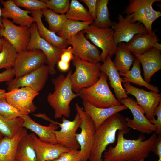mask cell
I'll return each instance as SVG.
<instances>
[{"mask_svg": "<svg viewBox=\"0 0 161 161\" xmlns=\"http://www.w3.org/2000/svg\"><path fill=\"white\" fill-rule=\"evenodd\" d=\"M124 131H118L117 142L103 153V161H134L148 157L157 137L154 133L145 140L143 134L136 140L127 139L124 137Z\"/></svg>", "mask_w": 161, "mask_h": 161, "instance_id": "1", "label": "cell"}, {"mask_svg": "<svg viewBox=\"0 0 161 161\" xmlns=\"http://www.w3.org/2000/svg\"><path fill=\"white\" fill-rule=\"evenodd\" d=\"M125 117L117 113L103 123L96 130L94 142L90 152L89 161H103V154L109 144L114 143L119 130L128 133V127Z\"/></svg>", "mask_w": 161, "mask_h": 161, "instance_id": "2", "label": "cell"}, {"mask_svg": "<svg viewBox=\"0 0 161 161\" xmlns=\"http://www.w3.org/2000/svg\"><path fill=\"white\" fill-rule=\"evenodd\" d=\"M72 71L70 70L66 76L61 74L53 78L52 83L54 91L48 94L47 100L54 111V117L60 118L63 116L69 117L71 112L70 104L79 94L74 93L72 89L70 77Z\"/></svg>", "mask_w": 161, "mask_h": 161, "instance_id": "3", "label": "cell"}, {"mask_svg": "<svg viewBox=\"0 0 161 161\" xmlns=\"http://www.w3.org/2000/svg\"><path fill=\"white\" fill-rule=\"evenodd\" d=\"M108 77L101 72L97 81L93 85L81 89L78 93L79 96L92 105L98 108H106L120 105L111 92L108 83Z\"/></svg>", "mask_w": 161, "mask_h": 161, "instance_id": "4", "label": "cell"}, {"mask_svg": "<svg viewBox=\"0 0 161 161\" xmlns=\"http://www.w3.org/2000/svg\"><path fill=\"white\" fill-rule=\"evenodd\" d=\"M72 62L75 70L71 75V81L73 92L78 94L82 89L92 86L97 81L101 74V64L89 62L75 56Z\"/></svg>", "mask_w": 161, "mask_h": 161, "instance_id": "5", "label": "cell"}, {"mask_svg": "<svg viewBox=\"0 0 161 161\" xmlns=\"http://www.w3.org/2000/svg\"><path fill=\"white\" fill-rule=\"evenodd\" d=\"M160 1V0H129L124 13L127 15H131L132 23L138 21L149 32L152 30L153 22L161 16V12L154 10L152 5L155 2Z\"/></svg>", "mask_w": 161, "mask_h": 161, "instance_id": "6", "label": "cell"}, {"mask_svg": "<svg viewBox=\"0 0 161 161\" xmlns=\"http://www.w3.org/2000/svg\"><path fill=\"white\" fill-rule=\"evenodd\" d=\"M31 35L26 50L38 49L42 51L47 58L49 74H56L55 66L60 60L63 49H60L47 42L39 35L36 23L30 27Z\"/></svg>", "mask_w": 161, "mask_h": 161, "instance_id": "7", "label": "cell"}, {"mask_svg": "<svg viewBox=\"0 0 161 161\" xmlns=\"http://www.w3.org/2000/svg\"><path fill=\"white\" fill-rule=\"evenodd\" d=\"M82 31L87 39L102 50L101 61L103 62L108 56L111 57L115 53L117 46L114 42L112 28L100 29L90 25Z\"/></svg>", "mask_w": 161, "mask_h": 161, "instance_id": "8", "label": "cell"}, {"mask_svg": "<svg viewBox=\"0 0 161 161\" xmlns=\"http://www.w3.org/2000/svg\"><path fill=\"white\" fill-rule=\"evenodd\" d=\"M3 28H0V38H5L18 53L25 51L29 43L30 27L18 26L8 18H1Z\"/></svg>", "mask_w": 161, "mask_h": 161, "instance_id": "9", "label": "cell"}, {"mask_svg": "<svg viewBox=\"0 0 161 161\" xmlns=\"http://www.w3.org/2000/svg\"><path fill=\"white\" fill-rule=\"evenodd\" d=\"M75 109L81 119L80 132L77 134L76 139L80 146L81 161H88L94 142L96 129L90 117L78 103Z\"/></svg>", "mask_w": 161, "mask_h": 161, "instance_id": "10", "label": "cell"}, {"mask_svg": "<svg viewBox=\"0 0 161 161\" xmlns=\"http://www.w3.org/2000/svg\"><path fill=\"white\" fill-rule=\"evenodd\" d=\"M46 63V56L41 50H26L18 53L13 69L16 77H18L30 73Z\"/></svg>", "mask_w": 161, "mask_h": 161, "instance_id": "11", "label": "cell"}, {"mask_svg": "<svg viewBox=\"0 0 161 161\" xmlns=\"http://www.w3.org/2000/svg\"><path fill=\"white\" fill-rule=\"evenodd\" d=\"M39 94L30 88L24 87L13 89L6 92L4 98L10 104L24 115L34 112L36 106L33 103L34 98Z\"/></svg>", "mask_w": 161, "mask_h": 161, "instance_id": "12", "label": "cell"}, {"mask_svg": "<svg viewBox=\"0 0 161 161\" xmlns=\"http://www.w3.org/2000/svg\"><path fill=\"white\" fill-rule=\"evenodd\" d=\"M49 74L48 66L44 64L28 74L6 82L8 92L14 89L27 87L39 92L45 85Z\"/></svg>", "mask_w": 161, "mask_h": 161, "instance_id": "13", "label": "cell"}, {"mask_svg": "<svg viewBox=\"0 0 161 161\" xmlns=\"http://www.w3.org/2000/svg\"><path fill=\"white\" fill-rule=\"evenodd\" d=\"M131 15L124 17L120 14L117 17V23L114 22L111 27L114 31L113 38L116 45L122 42H128L134 35L148 33L145 26L140 22L132 23Z\"/></svg>", "mask_w": 161, "mask_h": 161, "instance_id": "14", "label": "cell"}, {"mask_svg": "<svg viewBox=\"0 0 161 161\" xmlns=\"http://www.w3.org/2000/svg\"><path fill=\"white\" fill-rule=\"evenodd\" d=\"M120 103L129 108L133 115V119L128 117L125 118L128 127L142 134H150L156 131L155 126L146 118L143 109L133 98L128 97L122 99Z\"/></svg>", "mask_w": 161, "mask_h": 161, "instance_id": "15", "label": "cell"}, {"mask_svg": "<svg viewBox=\"0 0 161 161\" xmlns=\"http://www.w3.org/2000/svg\"><path fill=\"white\" fill-rule=\"evenodd\" d=\"M123 86L127 95L130 94L135 97L138 104L144 110L146 118L149 120L155 119L154 113L161 102V94L145 91L129 83H124Z\"/></svg>", "mask_w": 161, "mask_h": 161, "instance_id": "16", "label": "cell"}, {"mask_svg": "<svg viewBox=\"0 0 161 161\" xmlns=\"http://www.w3.org/2000/svg\"><path fill=\"white\" fill-rule=\"evenodd\" d=\"M62 121L59 126L61 129L55 131L57 143L72 150H78L80 146L76 139L77 131L81 123L79 114L77 112L72 121L64 117H62Z\"/></svg>", "mask_w": 161, "mask_h": 161, "instance_id": "17", "label": "cell"}, {"mask_svg": "<svg viewBox=\"0 0 161 161\" xmlns=\"http://www.w3.org/2000/svg\"><path fill=\"white\" fill-rule=\"evenodd\" d=\"M66 41L72 46L74 56L92 63L101 61L99 50L88 40L82 31Z\"/></svg>", "mask_w": 161, "mask_h": 161, "instance_id": "18", "label": "cell"}, {"mask_svg": "<svg viewBox=\"0 0 161 161\" xmlns=\"http://www.w3.org/2000/svg\"><path fill=\"white\" fill-rule=\"evenodd\" d=\"M29 135L32 141L38 161H52L58 158L63 153L72 150L58 143L43 141L33 133Z\"/></svg>", "mask_w": 161, "mask_h": 161, "instance_id": "19", "label": "cell"}, {"mask_svg": "<svg viewBox=\"0 0 161 161\" xmlns=\"http://www.w3.org/2000/svg\"><path fill=\"white\" fill-rule=\"evenodd\" d=\"M0 2L4 6L1 9L2 18H11L13 23L22 26L30 27L34 22L33 17L29 15L30 11L21 9L12 0H1Z\"/></svg>", "mask_w": 161, "mask_h": 161, "instance_id": "20", "label": "cell"}, {"mask_svg": "<svg viewBox=\"0 0 161 161\" xmlns=\"http://www.w3.org/2000/svg\"><path fill=\"white\" fill-rule=\"evenodd\" d=\"M159 40L155 32L152 30L148 33L137 34L128 42L119 44L133 54L140 55L150 50L154 43Z\"/></svg>", "mask_w": 161, "mask_h": 161, "instance_id": "21", "label": "cell"}, {"mask_svg": "<svg viewBox=\"0 0 161 161\" xmlns=\"http://www.w3.org/2000/svg\"><path fill=\"white\" fill-rule=\"evenodd\" d=\"M134 55L142 65L144 80L150 83L152 76L161 69V50L153 47L143 54Z\"/></svg>", "mask_w": 161, "mask_h": 161, "instance_id": "22", "label": "cell"}, {"mask_svg": "<svg viewBox=\"0 0 161 161\" xmlns=\"http://www.w3.org/2000/svg\"><path fill=\"white\" fill-rule=\"evenodd\" d=\"M82 103L83 110L92 120L96 130L112 116L120 111L128 109L123 105L108 108H100L92 105L85 100H83Z\"/></svg>", "mask_w": 161, "mask_h": 161, "instance_id": "23", "label": "cell"}, {"mask_svg": "<svg viewBox=\"0 0 161 161\" xmlns=\"http://www.w3.org/2000/svg\"><path fill=\"white\" fill-rule=\"evenodd\" d=\"M22 117L24 119L22 127L31 131L43 141L57 143L55 131L58 128L57 124L51 123L48 126H45L35 122L28 115H23Z\"/></svg>", "mask_w": 161, "mask_h": 161, "instance_id": "24", "label": "cell"}, {"mask_svg": "<svg viewBox=\"0 0 161 161\" xmlns=\"http://www.w3.org/2000/svg\"><path fill=\"white\" fill-rule=\"evenodd\" d=\"M100 70L105 73L109 80V84L113 89L117 100L120 102L122 99L128 97L126 91L122 85V78L115 66L111 57L108 56L101 64Z\"/></svg>", "mask_w": 161, "mask_h": 161, "instance_id": "25", "label": "cell"}, {"mask_svg": "<svg viewBox=\"0 0 161 161\" xmlns=\"http://www.w3.org/2000/svg\"><path fill=\"white\" fill-rule=\"evenodd\" d=\"M30 11V14L36 24L38 33L41 37L60 49H63L67 47L69 44L66 40L58 36L55 33L47 29L44 25L42 20L43 15L41 10Z\"/></svg>", "mask_w": 161, "mask_h": 161, "instance_id": "26", "label": "cell"}, {"mask_svg": "<svg viewBox=\"0 0 161 161\" xmlns=\"http://www.w3.org/2000/svg\"><path fill=\"white\" fill-rule=\"evenodd\" d=\"M27 134V129L22 127L13 138L4 137L0 141V161H15L19 143Z\"/></svg>", "mask_w": 161, "mask_h": 161, "instance_id": "27", "label": "cell"}, {"mask_svg": "<svg viewBox=\"0 0 161 161\" xmlns=\"http://www.w3.org/2000/svg\"><path fill=\"white\" fill-rule=\"evenodd\" d=\"M133 65L131 70L125 73H119L120 76H123L122 82L132 83L140 86H144L148 89L158 93V88L145 81L142 78L141 72L140 63L136 58L133 63Z\"/></svg>", "mask_w": 161, "mask_h": 161, "instance_id": "28", "label": "cell"}, {"mask_svg": "<svg viewBox=\"0 0 161 161\" xmlns=\"http://www.w3.org/2000/svg\"><path fill=\"white\" fill-rule=\"evenodd\" d=\"M15 161H38L32 139L28 134L20 141Z\"/></svg>", "mask_w": 161, "mask_h": 161, "instance_id": "29", "label": "cell"}, {"mask_svg": "<svg viewBox=\"0 0 161 161\" xmlns=\"http://www.w3.org/2000/svg\"><path fill=\"white\" fill-rule=\"evenodd\" d=\"M108 0H98L97 3L96 17L90 25L97 28L106 29L111 28L114 22L111 21L107 6Z\"/></svg>", "mask_w": 161, "mask_h": 161, "instance_id": "30", "label": "cell"}, {"mask_svg": "<svg viewBox=\"0 0 161 161\" xmlns=\"http://www.w3.org/2000/svg\"><path fill=\"white\" fill-rule=\"evenodd\" d=\"M115 54L116 56L113 62L116 69L119 73H126L133 64L134 57L120 44L117 46Z\"/></svg>", "mask_w": 161, "mask_h": 161, "instance_id": "31", "label": "cell"}, {"mask_svg": "<svg viewBox=\"0 0 161 161\" xmlns=\"http://www.w3.org/2000/svg\"><path fill=\"white\" fill-rule=\"evenodd\" d=\"M2 49L0 52V69H12L18 52L13 46L4 38L1 37Z\"/></svg>", "mask_w": 161, "mask_h": 161, "instance_id": "32", "label": "cell"}, {"mask_svg": "<svg viewBox=\"0 0 161 161\" xmlns=\"http://www.w3.org/2000/svg\"><path fill=\"white\" fill-rule=\"evenodd\" d=\"M67 19L82 22L93 21L88 10L77 0H72L68 12L65 14Z\"/></svg>", "mask_w": 161, "mask_h": 161, "instance_id": "33", "label": "cell"}, {"mask_svg": "<svg viewBox=\"0 0 161 161\" xmlns=\"http://www.w3.org/2000/svg\"><path fill=\"white\" fill-rule=\"evenodd\" d=\"M93 21L82 22L68 19L57 35L65 40L74 36L90 25Z\"/></svg>", "mask_w": 161, "mask_h": 161, "instance_id": "34", "label": "cell"}, {"mask_svg": "<svg viewBox=\"0 0 161 161\" xmlns=\"http://www.w3.org/2000/svg\"><path fill=\"white\" fill-rule=\"evenodd\" d=\"M23 122L22 117L9 119L0 115V132L4 137L12 138L22 127Z\"/></svg>", "mask_w": 161, "mask_h": 161, "instance_id": "35", "label": "cell"}, {"mask_svg": "<svg viewBox=\"0 0 161 161\" xmlns=\"http://www.w3.org/2000/svg\"><path fill=\"white\" fill-rule=\"evenodd\" d=\"M41 11L49 24V30L55 34L60 31L68 19L65 14H57L47 8Z\"/></svg>", "mask_w": 161, "mask_h": 161, "instance_id": "36", "label": "cell"}, {"mask_svg": "<svg viewBox=\"0 0 161 161\" xmlns=\"http://www.w3.org/2000/svg\"><path fill=\"white\" fill-rule=\"evenodd\" d=\"M23 115L5 99H0V115L7 119H13L22 117Z\"/></svg>", "mask_w": 161, "mask_h": 161, "instance_id": "37", "label": "cell"}, {"mask_svg": "<svg viewBox=\"0 0 161 161\" xmlns=\"http://www.w3.org/2000/svg\"><path fill=\"white\" fill-rule=\"evenodd\" d=\"M43 1L46 3L47 8L57 14H65L69 8V0H44Z\"/></svg>", "mask_w": 161, "mask_h": 161, "instance_id": "38", "label": "cell"}, {"mask_svg": "<svg viewBox=\"0 0 161 161\" xmlns=\"http://www.w3.org/2000/svg\"><path fill=\"white\" fill-rule=\"evenodd\" d=\"M18 7L25 8L30 11L41 10L47 8L46 3L43 0H12Z\"/></svg>", "mask_w": 161, "mask_h": 161, "instance_id": "39", "label": "cell"}, {"mask_svg": "<svg viewBox=\"0 0 161 161\" xmlns=\"http://www.w3.org/2000/svg\"><path fill=\"white\" fill-rule=\"evenodd\" d=\"M53 161H81L80 151L73 149L63 153L58 159Z\"/></svg>", "mask_w": 161, "mask_h": 161, "instance_id": "40", "label": "cell"}, {"mask_svg": "<svg viewBox=\"0 0 161 161\" xmlns=\"http://www.w3.org/2000/svg\"><path fill=\"white\" fill-rule=\"evenodd\" d=\"M154 115L157 116V119L149 121L156 127L155 133L158 135L161 134V102L155 108Z\"/></svg>", "mask_w": 161, "mask_h": 161, "instance_id": "41", "label": "cell"}, {"mask_svg": "<svg viewBox=\"0 0 161 161\" xmlns=\"http://www.w3.org/2000/svg\"><path fill=\"white\" fill-rule=\"evenodd\" d=\"M74 56L72 48L69 46L63 49L60 60L64 63L70 64V61H72Z\"/></svg>", "mask_w": 161, "mask_h": 161, "instance_id": "42", "label": "cell"}, {"mask_svg": "<svg viewBox=\"0 0 161 161\" xmlns=\"http://www.w3.org/2000/svg\"><path fill=\"white\" fill-rule=\"evenodd\" d=\"M84 3L88 7V11L93 18L94 21L96 17V10L97 0H80Z\"/></svg>", "mask_w": 161, "mask_h": 161, "instance_id": "43", "label": "cell"}, {"mask_svg": "<svg viewBox=\"0 0 161 161\" xmlns=\"http://www.w3.org/2000/svg\"><path fill=\"white\" fill-rule=\"evenodd\" d=\"M15 76L13 69H6L0 73V83L8 81L13 78Z\"/></svg>", "mask_w": 161, "mask_h": 161, "instance_id": "44", "label": "cell"}, {"mask_svg": "<svg viewBox=\"0 0 161 161\" xmlns=\"http://www.w3.org/2000/svg\"><path fill=\"white\" fill-rule=\"evenodd\" d=\"M57 64L58 69L61 71L66 72L69 70V64L64 63L60 60Z\"/></svg>", "mask_w": 161, "mask_h": 161, "instance_id": "45", "label": "cell"}, {"mask_svg": "<svg viewBox=\"0 0 161 161\" xmlns=\"http://www.w3.org/2000/svg\"><path fill=\"white\" fill-rule=\"evenodd\" d=\"M33 115L35 116L36 117H40L42 118L47 121L50 122V123H56L57 124L58 126L60 125V123H59L56 121H55L52 120L51 119L48 117L45 113H38L37 114H34Z\"/></svg>", "mask_w": 161, "mask_h": 161, "instance_id": "46", "label": "cell"}, {"mask_svg": "<svg viewBox=\"0 0 161 161\" xmlns=\"http://www.w3.org/2000/svg\"><path fill=\"white\" fill-rule=\"evenodd\" d=\"M153 47L161 50V45L158 42H157L154 43Z\"/></svg>", "mask_w": 161, "mask_h": 161, "instance_id": "47", "label": "cell"}, {"mask_svg": "<svg viewBox=\"0 0 161 161\" xmlns=\"http://www.w3.org/2000/svg\"><path fill=\"white\" fill-rule=\"evenodd\" d=\"M5 92L6 91L5 89H0V99H5L4 95Z\"/></svg>", "mask_w": 161, "mask_h": 161, "instance_id": "48", "label": "cell"}, {"mask_svg": "<svg viewBox=\"0 0 161 161\" xmlns=\"http://www.w3.org/2000/svg\"><path fill=\"white\" fill-rule=\"evenodd\" d=\"M1 15H2L1 9V8L0 5V28H3V26L2 24L1 23V18H2Z\"/></svg>", "mask_w": 161, "mask_h": 161, "instance_id": "49", "label": "cell"}, {"mask_svg": "<svg viewBox=\"0 0 161 161\" xmlns=\"http://www.w3.org/2000/svg\"><path fill=\"white\" fill-rule=\"evenodd\" d=\"M2 49V41L1 39V38H0V52H1Z\"/></svg>", "mask_w": 161, "mask_h": 161, "instance_id": "50", "label": "cell"}, {"mask_svg": "<svg viewBox=\"0 0 161 161\" xmlns=\"http://www.w3.org/2000/svg\"><path fill=\"white\" fill-rule=\"evenodd\" d=\"M3 137L4 136H3V135H2L1 133L0 132V141Z\"/></svg>", "mask_w": 161, "mask_h": 161, "instance_id": "51", "label": "cell"}, {"mask_svg": "<svg viewBox=\"0 0 161 161\" xmlns=\"http://www.w3.org/2000/svg\"><path fill=\"white\" fill-rule=\"evenodd\" d=\"M158 159L157 161H161V156H158Z\"/></svg>", "mask_w": 161, "mask_h": 161, "instance_id": "52", "label": "cell"}, {"mask_svg": "<svg viewBox=\"0 0 161 161\" xmlns=\"http://www.w3.org/2000/svg\"><path fill=\"white\" fill-rule=\"evenodd\" d=\"M134 161H145V159H142L139 160H135Z\"/></svg>", "mask_w": 161, "mask_h": 161, "instance_id": "53", "label": "cell"}, {"mask_svg": "<svg viewBox=\"0 0 161 161\" xmlns=\"http://www.w3.org/2000/svg\"><path fill=\"white\" fill-rule=\"evenodd\" d=\"M45 161H53L51 160H46Z\"/></svg>", "mask_w": 161, "mask_h": 161, "instance_id": "54", "label": "cell"}]
</instances>
